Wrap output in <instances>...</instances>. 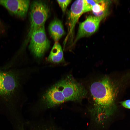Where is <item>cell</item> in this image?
I'll return each instance as SVG.
<instances>
[{
	"label": "cell",
	"mask_w": 130,
	"mask_h": 130,
	"mask_svg": "<svg viewBox=\"0 0 130 130\" xmlns=\"http://www.w3.org/2000/svg\"><path fill=\"white\" fill-rule=\"evenodd\" d=\"M93 101L90 110L97 123L104 124L112 115L115 109L116 91L113 82L105 76L93 82L90 88Z\"/></svg>",
	"instance_id": "obj_1"
},
{
	"label": "cell",
	"mask_w": 130,
	"mask_h": 130,
	"mask_svg": "<svg viewBox=\"0 0 130 130\" xmlns=\"http://www.w3.org/2000/svg\"><path fill=\"white\" fill-rule=\"evenodd\" d=\"M18 77L13 72L0 71V103L8 109L10 108L9 105L11 108H14L13 101L18 86Z\"/></svg>",
	"instance_id": "obj_2"
},
{
	"label": "cell",
	"mask_w": 130,
	"mask_h": 130,
	"mask_svg": "<svg viewBox=\"0 0 130 130\" xmlns=\"http://www.w3.org/2000/svg\"><path fill=\"white\" fill-rule=\"evenodd\" d=\"M30 10V25L28 38L29 40L31 34L35 30L44 25L49 13L48 6L45 2L41 0L32 2Z\"/></svg>",
	"instance_id": "obj_3"
},
{
	"label": "cell",
	"mask_w": 130,
	"mask_h": 130,
	"mask_svg": "<svg viewBox=\"0 0 130 130\" xmlns=\"http://www.w3.org/2000/svg\"><path fill=\"white\" fill-rule=\"evenodd\" d=\"M29 49L36 57H42L50 46L46 35L44 25L35 30L30 37Z\"/></svg>",
	"instance_id": "obj_4"
},
{
	"label": "cell",
	"mask_w": 130,
	"mask_h": 130,
	"mask_svg": "<svg viewBox=\"0 0 130 130\" xmlns=\"http://www.w3.org/2000/svg\"><path fill=\"white\" fill-rule=\"evenodd\" d=\"M30 3L29 0H0V5L11 15L21 19L26 17Z\"/></svg>",
	"instance_id": "obj_5"
},
{
	"label": "cell",
	"mask_w": 130,
	"mask_h": 130,
	"mask_svg": "<svg viewBox=\"0 0 130 130\" xmlns=\"http://www.w3.org/2000/svg\"><path fill=\"white\" fill-rule=\"evenodd\" d=\"M84 0H76L72 4L68 13V30L64 42L65 45L70 37L73 33L74 28L79 18L84 13Z\"/></svg>",
	"instance_id": "obj_6"
},
{
	"label": "cell",
	"mask_w": 130,
	"mask_h": 130,
	"mask_svg": "<svg viewBox=\"0 0 130 130\" xmlns=\"http://www.w3.org/2000/svg\"><path fill=\"white\" fill-rule=\"evenodd\" d=\"M101 17L89 16L83 22L79 24L75 43L81 38L90 36L98 29L101 21L103 19Z\"/></svg>",
	"instance_id": "obj_7"
},
{
	"label": "cell",
	"mask_w": 130,
	"mask_h": 130,
	"mask_svg": "<svg viewBox=\"0 0 130 130\" xmlns=\"http://www.w3.org/2000/svg\"><path fill=\"white\" fill-rule=\"evenodd\" d=\"M49 34L54 41H58L65 33L63 25L59 20L55 19L52 20L48 26Z\"/></svg>",
	"instance_id": "obj_8"
},
{
	"label": "cell",
	"mask_w": 130,
	"mask_h": 130,
	"mask_svg": "<svg viewBox=\"0 0 130 130\" xmlns=\"http://www.w3.org/2000/svg\"><path fill=\"white\" fill-rule=\"evenodd\" d=\"M48 60L53 63H59L64 61L62 48L58 42H55L50 52Z\"/></svg>",
	"instance_id": "obj_9"
},
{
	"label": "cell",
	"mask_w": 130,
	"mask_h": 130,
	"mask_svg": "<svg viewBox=\"0 0 130 130\" xmlns=\"http://www.w3.org/2000/svg\"><path fill=\"white\" fill-rule=\"evenodd\" d=\"M110 2L109 0H101L93 7L91 10L93 14L95 16L104 18L108 12Z\"/></svg>",
	"instance_id": "obj_10"
},
{
	"label": "cell",
	"mask_w": 130,
	"mask_h": 130,
	"mask_svg": "<svg viewBox=\"0 0 130 130\" xmlns=\"http://www.w3.org/2000/svg\"><path fill=\"white\" fill-rule=\"evenodd\" d=\"M101 0H84V13L92 10L93 7L95 4L99 3Z\"/></svg>",
	"instance_id": "obj_11"
},
{
	"label": "cell",
	"mask_w": 130,
	"mask_h": 130,
	"mask_svg": "<svg viewBox=\"0 0 130 130\" xmlns=\"http://www.w3.org/2000/svg\"><path fill=\"white\" fill-rule=\"evenodd\" d=\"M57 1L61 8L63 13H65L67 7L72 0H57Z\"/></svg>",
	"instance_id": "obj_12"
},
{
	"label": "cell",
	"mask_w": 130,
	"mask_h": 130,
	"mask_svg": "<svg viewBox=\"0 0 130 130\" xmlns=\"http://www.w3.org/2000/svg\"><path fill=\"white\" fill-rule=\"evenodd\" d=\"M121 104L124 107L130 109V99L122 101L121 102Z\"/></svg>",
	"instance_id": "obj_13"
},
{
	"label": "cell",
	"mask_w": 130,
	"mask_h": 130,
	"mask_svg": "<svg viewBox=\"0 0 130 130\" xmlns=\"http://www.w3.org/2000/svg\"><path fill=\"white\" fill-rule=\"evenodd\" d=\"M5 31L4 26L2 21L0 20V36L4 33Z\"/></svg>",
	"instance_id": "obj_14"
}]
</instances>
